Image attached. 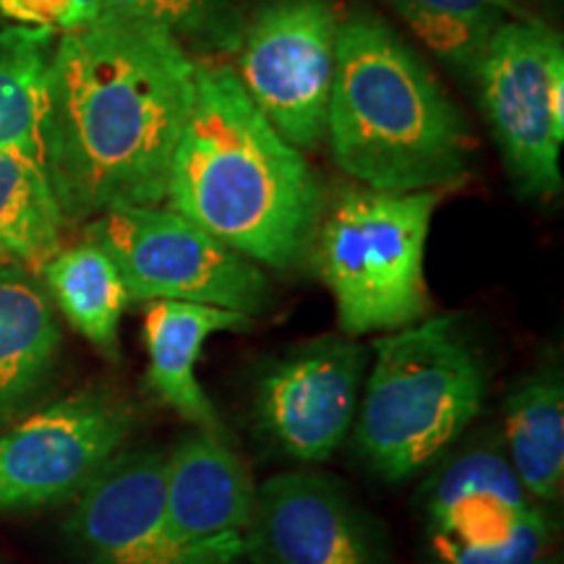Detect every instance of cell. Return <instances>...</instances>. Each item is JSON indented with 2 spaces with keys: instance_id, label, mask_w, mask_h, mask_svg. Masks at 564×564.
<instances>
[{
  "instance_id": "ba28073f",
  "label": "cell",
  "mask_w": 564,
  "mask_h": 564,
  "mask_svg": "<svg viewBox=\"0 0 564 564\" xmlns=\"http://www.w3.org/2000/svg\"><path fill=\"white\" fill-rule=\"evenodd\" d=\"M486 123L514 186L528 196L562 188L564 42L554 26L510 19L494 34L474 74Z\"/></svg>"
},
{
  "instance_id": "6da1fadb",
  "label": "cell",
  "mask_w": 564,
  "mask_h": 564,
  "mask_svg": "<svg viewBox=\"0 0 564 564\" xmlns=\"http://www.w3.org/2000/svg\"><path fill=\"white\" fill-rule=\"evenodd\" d=\"M194 74L186 47L141 21L100 17L58 34L42 165L66 225L118 207L165 204Z\"/></svg>"
},
{
  "instance_id": "9a60e30c",
  "label": "cell",
  "mask_w": 564,
  "mask_h": 564,
  "mask_svg": "<svg viewBox=\"0 0 564 564\" xmlns=\"http://www.w3.org/2000/svg\"><path fill=\"white\" fill-rule=\"evenodd\" d=\"M251 316L186 301L144 303L147 384L160 403L199 432L228 440V429L196 377L204 345L220 333L249 329Z\"/></svg>"
},
{
  "instance_id": "ffe728a7",
  "label": "cell",
  "mask_w": 564,
  "mask_h": 564,
  "mask_svg": "<svg viewBox=\"0 0 564 564\" xmlns=\"http://www.w3.org/2000/svg\"><path fill=\"white\" fill-rule=\"evenodd\" d=\"M61 204L40 160L0 150V262L37 272L63 249Z\"/></svg>"
},
{
  "instance_id": "7a4b0ae2",
  "label": "cell",
  "mask_w": 564,
  "mask_h": 564,
  "mask_svg": "<svg viewBox=\"0 0 564 564\" xmlns=\"http://www.w3.org/2000/svg\"><path fill=\"white\" fill-rule=\"evenodd\" d=\"M165 207L253 264L291 270L308 253L324 204L303 152L257 110L236 70L196 61Z\"/></svg>"
},
{
  "instance_id": "3957f363",
  "label": "cell",
  "mask_w": 564,
  "mask_h": 564,
  "mask_svg": "<svg viewBox=\"0 0 564 564\" xmlns=\"http://www.w3.org/2000/svg\"><path fill=\"white\" fill-rule=\"evenodd\" d=\"M324 139L358 186L394 194L455 186L474 147L432 68L371 13L340 19Z\"/></svg>"
},
{
  "instance_id": "277c9868",
  "label": "cell",
  "mask_w": 564,
  "mask_h": 564,
  "mask_svg": "<svg viewBox=\"0 0 564 564\" xmlns=\"http://www.w3.org/2000/svg\"><path fill=\"white\" fill-rule=\"evenodd\" d=\"M489 373L455 316H426L373 340L352 421L361 460L387 484L426 470L481 413Z\"/></svg>"
},
{
  "instance_id": "e0dca14e",
  "label": "cell",
  "mask_w": 564,
  "mask_h": 564,
  "mask_svg": "<svg viewBox=\"0 0 564 564\" xmlns=\"http://www.w3.org/2000/svg\"><path fill=\"white\" fill-rule=\"evenodd\" d=\"M502 449L535 505H560L564 489V382L556 366L528 373L507 392Z\"/></svg>"
},
{
  "instance_id": "5b68a950",
  "label": "cell",
  "mask_w": 564,
  "mask_h": 564,
  "mask_svg": "<svg viewBox=\"0 0 564 564\" xmlns=\"http://www.w3.org/2000/svg\"><path fill=\"white\" fill-rule=\"evenodd\" d=\"M442 192L348 186L322 209L308 257L333 293L345 337L394 333L426 319L423 251Z\"/></svg>"
},
{
  "instance_id": "2e32d148",
  "label": "cell",
  "mask_w": 564,
  "mask_h": 564,
  "mask_svg": "<svg viewBox=\"0 0 564 564\" xmlns=\"http://www.w3.org/2000/svg\"><path fill=\"white\" fill-rule=\"evenodd\" d=\"M61 324L40 274L0 262V432L32 411L61 358Z\"/></svg>"
},
{
  "instance_id": "4fadbf2b",
  "label": "cell",
  "mask_w": 564,
  "mask_h": 564,
  "mask_svg": "<svg viewBox=\"0 0 564 564\" xmlns=\"http://www.w3.org/2000/svg\"><path fill=\"white\" fill-rule=\"evenodd\" d=\"M162 460L165 449H123L74 499L68 531L87 564H202L167 523Z\"/></svg>"
},
{
  "instance_id": "d6986e66",
  "label": "cell",
  "mask_w": 564,
  "mask_h": 564,
  "mask_svg": "<svg viewBox=\"0 0 564 564\" xmlns=\"http://www.w3.org/2000/svg\"><path fill=\"white\" fill-rule=\"evenodd\" d=\"M58 34L0 17V150L42 162L47 79Z\"/></svg>"
},
{
  "instance_id": "603a6c76",
  "label": "cell",
  "mask_w": 564,
  "mask_h": 564,
  "mask_svg": "<svg viewBox=\"0 0 564 564\" xmlns=\"http://www.w3.org/2000/svg\"><path fill=\"white\" fill-rule=\"evenodd\" d=\"M0 17L66 34L100 19V0H0Z\"/></svg>"
},
{
  "instance_id": "8992f818",
  "label": "cell",
  "mask_w": 564,
  "mask_h": 564,
  "mask_svg": "<svg viewBox=\"0 0 564 564\" xmlns=\"http://www.w3.org/2000/svg\"><path fill=\"white\" fill-rule=\"evenodd\" d=\"M415 497L423 564H554L552 528L497 434L449 447Z\"/></svg>"
},
{
  "instance_id": "9c48e42d",
  "label": "cell",
  "mask_w": 564,
  "mask_h": 564,
  "mask_svg": "<svg viewBox=\"0 0 564 564\" xmlns=\"http://www.w3.org/2000/svg\"><path fill=\"white\" fill-rule=\"evenodd\" d=\"M340 17L329 0H264L243 21L238 82L295 150L327 137Z\"/></svg>"
},
{
  "instance_id": "52a82bcc",
  "label": "cell",
  "mask_w": 564,
  "mask_h": 564,
  "mask_svg": "<svg viewBox=\"0 0 564 564\" xmlns=\"http://www.w3.org/2000/svg\"><path fill=\"white\" fill-rule=\"evenodd\" d=\"M84 236L110 253L131 303L186 301L246 316L270 306V280L259 264L165 204L102 212Z\"/></svg>"
},
{
  "instance_id": "30bf717a",
  "label": "cell",
  "mask_w": 564,
  "mask_h": 564,
  "mask_svg": "<svg viewBox=\"0 0 564 564\" xmlns=\"http://www.w3.org/2000/svg\"><path fill=\"white\" fill-rule=\"evenodd\" d=\"M133 411L100 387L21 415L0 432V512L76 499L123 453Z\"/></svg>"
},
{
  "instance_id": "ac0fdd59",
  "label": "cell",
  "mask_w": 564,
  "mask_h": 564,
  "mask_svg": "<svg viewBox=\"0 0 564 564\" xmlns=\"http://www.w3.org/2000/svg\"><path fill=\"white\" fill-rule=\"evenodd\" d=\"M40 280L70 327L108 358H118L121 319L131 299L110 253L84 236L79 243L63 246L42 267Z\"/></svg>"
},
{
  "instance_id": "5bb4252c",
  "label": "cell",
  "mask_w": 564,
  "mask_h": 564,
  "mask_svg": "<svg viewBox=\"0 0 564 564\" xmlns=\"http://www.w3.org/2000/svg\"><path fill=\"white\" fill-rule=\"evenodd\" d=\"M167 523L202 564L243 562L257 484L225 436H183L162 460Z\"/></svg>"
},
{
  "instance_id": "44dd1931",
  "label": "cell",
  "mask_w": 564,
  "mask_h": 564,
  "mask_svg": "<svg viewBox=\"0 0 564 564\" xmlns=\"http://www.w3.org/2000/svg\"><path fill=\"white\" fill-rule=\"evenodd\" d=\"M429 51L463 74H476L494 34L514 19V0H387Z\"/></svg>"
},
{
  "instance_id": "8fae6325",
  "label": "cell",
  "mask_w": 564,
  "mask_h": 564,
  "mask_svg": "<svg viewBox=\"0 0 564 564\" xmlns=\"http://www.w3.org/2000/svg\"><path fill=\"white\" fill-rule=\"evenodd\" d=\"M249 564H392L379 520L337 478L291 470L257 484Z\"/></svg>"
},
{
  "instance_id": "7402d4cb",
  "label": "cell",
  "mask_w": 564,
  "mask_h": 564,
  "mask_svg": "<svg viewBox=\"0 0 564 564\" xmlns=\"http://www.w3.org/2000/svg\"><path fill=\"white\" fill-rule=\"evenodd\" d=\"M100 17L158 26L202 51H232L246 21L238 0H100Z\"/></svg>"
},
{
  "instance_id": "7c38bea8",
  "label": "cell",
  "mask_w": 564,
  "mask_h": 564,
  "mask_svg": "<svg viewBox=\"0 0 564 564\" xmlns=\"http://www.w3.org/2000/svg\"><path fill=\"white\" fill-rule=\"evenodd\" d=\"M366 361L350 337H316L267 366L253 394L262 434L295 463L329 460L356 421Z\"/></svg>"
}]
</instances>
